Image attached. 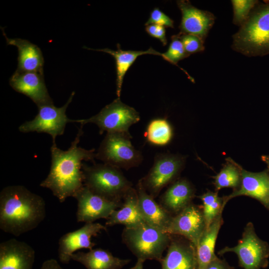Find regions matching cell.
<instances>
[{
	"mask_svg": "<svg viewBox=\"0 0 269 269\" xmlns=\"http://www.w3.org/2000/svg\"><path fill=\"white\" fill-rule=\"evenodd\" d=\"M81 125L74 140L66 150L58 148L53 142L50 148L51 165L49 173L40 186L49 189L60 202L69 197H74L84 187L83 161L95 163L94 148L86 149L78 146L83 134Z\"/></svg>",
	"mask_w": 269,
	"mask_h": 269,
	"instance_id": "cell-1",
	"label": "cell"
},
{
	"mask_svg": "<svg viewBox=\"0 0 269 269\" xmlns=\"http://www.w3.org/2000/svg\"><path fill=\"white\" fill-rule=\"evenodd\" d=\"M45 216L44 200L25 187L8 186L1 191L0 228L4 232L19 236L37 227Z\"/></svg>",
	"mask_w": 269,
	"mask_h": 269,
	"instance_id": "cell-2",
	"label": "cell"
},
{
	"mask_svg": "<svg viewBox=\"0 0 269 269\" xmlns=\"http://www.w3.org/2000/svg\"><path fill=\"white\" fill-rule=\"evenodd\" d=\"M233 39L232 48L246 56L269 54V1L256 5Z\"/></svg>",
	"mask_w": 269,
	"mask_h": 269,
	"instance_id": "cell-3",
	"label": "cell"
},
{
	"mask_svg": "<svg viewBox=\"0 0 269 269\" xmlns=\"http://www.w3.org/2000/svg\"><path fill=\"white\" fill-rule=\"evenodd\" d=\"M84 185L94 193L112 201L122 203L133 188L121 169L105 164L89 166L83 162Z\"/></svg>",
	"mask_w": 269,
	"mask_h": 269,
	"instance_id": "cell-4",
	"label": "cell"
},
{
	"mask_svg": "<svg viewBox=\"0 0 269 269\" xmlns=\"http://www.w3.org/2000/svg\"><path fill=\"white\" fill-rule=\"evenodd\" d=\"M122 239L137 259L160 263L170 244L171 235L144 223L135 227H125Z\"/></svg>",
	"mask_w": 269,
	"mask_h": 269,
	"instance_id": "cell-5",
	"label": "cell"
},
{
	"mask_svg": "<svg viewBox=\"0 0 269 269\" xmlns=\"http://www.w3.org/2000/svg\"><path fill=\"white\" fill-rule=\"evenodd\" d=\"M131 137L130 133H107L96 153V158L121 169L137 166L143 157L132 145Z\"/></svg>",
	"mask_w": 269,
	"mask_h": 269,
	"instance_id": "cell-6",
	"label": "cell"
},
{
	"mask_svg": "<svg viewBox=\"0 0 269 269\" xmlns=\"http://www.w3.org/2000/svg\"><path fill=\"white\" fill-rule=\"evenodd\" d=\"M228 252L237 255L239 265L243 269H261L269 265V245L259 238L252 222L246 225L242 237L236 246H226L218 254L222 256Z\"/></svg>",
	"mask_w": 269,
	"mask_h": 269,
	"instance_id": "cell-7",
	"label": "cell"
},
{
	"mask_svg": "<svg viewBox=\"0 0 269 269\" xmlns=\"http://www.w3.org/2000/svg\"><path fill=\"white\" fill-rule=\"evenodd\" d=\"M140 120L138 113L133 107L123 103L120 98L106 105L97 115L86 119L76 120L75 122L84 125L87 123L96 124L99 133H130L129 128Z\"/></svg>",
	"mask_w": 269,
	"mask_h": 269,
	"instance_id": "cell-8",
	"label": "cell"
},
{
	"mask_svg": "<svg viewBox=\"0 0 269 269\" xmlns=\"http://www.w3.org/2000/svg\"><path fill=\"white\" fill-rule=\"evenodd\" d=\"M75 92H73L66 103L61 107H55L53 104L40 106L38 113L31 121L21 125L19 131L22 133L36 132L47 133L52 138L53 143L58 135L63 134L66 125L75 120L69 119L66 116V109L72 101Z\"/></svg>",
	"mask_w": 269,
	"mask_h": 269,
	"instance_id": "cell-9",
	"label": "cell"
},
{
	"mask_svg": "<svg viewBox=\"0 0 269 269\" xmlns=\"http://www.w3.org/2000/svg\"><path fill=\"white\" fill-rule=\"evenodd\" d=\"M183 164L182 159L167 153L157 154L148 173L139 181L154 198L177 176Z\"/></svg>",
	"mask_w": 269,
	"mask_h": 269,
	"instance_id": "cell-10",
	"label": "cell"
},
{
	"mask_svg": "<svg viewBox=\"0 0 269 269\" xmlns=\"http://www.w3.org/2000/svg\"><path fill=\"white\" fill-rule=\"evenodd\" d=\"M74 198L77 201V221L85 223H93L100 219H107L123 203L109 200L85 185Z\"/></svg>",
	"mask_w": 269,
	"mask_h": 269,
	"instance_id": "cell-11",
	"label": "cell"
},
{
	"mask_svg": "<svg viewBox=\"0 0 269 269\" xmlns=\"http://www.w3.org/2000/svg\"><path fill=\"white\" fill-rule=\"evenodd\" d=\"M206 229L203 210L191 203L173 216L166 232L171 235L183 237L196 247Z\"/></svg>",
	"mask_w": 269,
	"mask_h": 269,
	"instance_id": "cell-12",
	"label": "cell"
},
{
	"mask_svg": "<svg viewBox=\"0 0 269 269\" xmlns=\"http://www.w3.org/2000/svg\"><path fill=\"white\" fill-rule=\"evenodd\" d=\"M107 231V227L99 223H85L74 231L63 235L58 241V256L60 262L68 264L74 252L81 249H93L95 244L91 241L102 231Z\"/></svg>",
	"mask_w": 269,
	"mask_h": 269,
	"instance_id": "cell-13",
	"label": "cell"
},
{
	"mask_svg": "<svg viewBox=\"0 0 269 269\" xmlns=\"http://www.w3.org/2000/svg\"><path fill=\"white\" fill-rule=\"evenodd\" d=\"M242 180L240 187L223 197V207L231 199L240 196H247L258 200L269 210V172H251L240 167Z\"/></svg>",
	"mask_w": 269,
	"mask_h": 269,
	"instance_id": "cell-14",
	"label": "cell"
},
{
	"mask_svg": "<svg viewBox=\"0 0 269 269\" xmlns=\"http://www.w3.org/2000/svg\"><path fill=\"white\" fill-rule=\"evenodd\" d=\"M177 4L182 14L180 33L193 34L204 41L214 23V15L196 8L189 0H177Z\"/></svg>",
	"mask_w": 269,
	"mask_h": 269,
	"instance_id": "cell-15",
	"label": "cell"
},
{
	"mask_svg": "<svg viewBox=\"0 0 269 269\" xmlns=\"http://www.w3.org/2000/svg\"><path fill=\"white\" fill-rule=\"evenodd\" d=\"M9 84L15 91L31 99L37 107L53 104L43 74L16 70L9 79Z\"/></svg>",
	"mask_w": 269,
	"mask_h": 269,
	"instance_id": "cell-16",
	"label": "cell"
},
{
	"mask_svg": "<svg viewBox=\"0 0 269 269\" xmlns=\"http://www.w3.org/2000/svg\"><path fill=\"white\" fill-rule=\"evenodd\" d=\"M160 263L161 269H198L196 247L183 237L171 235L166 255Z\"/></svg>",
	"mask_w": 269,
	"mask_h": 269,
	"instance_id": "cell-17",
	"label": "cell"
},
{
	"mask_svg": "<svg viewBox=\"0 0 269 269\" xmlns=\"http://www.w3.org/2000/svg\"><path fill=\"white\" fill-rule=\"evenodd\" d=\"M35 251L28 244L11 239L0 244V269H33Z\"/></svg>",
	"mask_w": 269,
	"mask_h": 269,
	"instance_id": "cell-18",
	"label": "cell"
},
{
	"mask_svg": "<svg viewBox=\"0 0 269 269\" xmlns=\"http://www.w3.org/2000/svg\"><path fill=\"white\" fill-rule=\"evenodd\" d=\"M136 190L139 209L145 222L166 232L173 216L155 201L139 181Z\"/></svg>",
	"mask_w": 269,
	"mask_h": 269,
	"instance_id": "cell-19",
	"label": "cell"
},
{
	"mask_svg": "<svg viewBox=\"0 0 269 269\" xmlns=\"http://www.w3.org/2000/svg\"><path fill=\"white\" fill-rule=\"evenodd\" d=\"M145 223L140 212L136 189L133 187L124 197L122 206L114 210L107 219L106 227L123 225L133 228Z\"/></svg>",
	"mask_w": 269,
	"mask_h": 269,
	"instance_id": "cell-20",
	"label": "cell"
},
{
	"mask_svg": "<svg viewBox=\"0 0 269 269\" xmlns=\"http://www.w3.org/2000/svg\"><path fill=\"white\" fill-rule=\"evenodd\" d=\"M2 32L7 45H13L17 48L18 55L17 70L43 74L44 58L40 49L27 40L8 38L3 30Z\"/></svg>",
	"mask_w": 269,
	"mask_h": 269,
	"instance_id": "cell-21",
	"label": "cell"
},
{
	"mask_svg": "<svg viewBox=\"0 0 269 269\" xmlns=\"http://www.w3.org/2000/svg\"><path fill=\"white\" fill-rule=\"evenodd\" d=\"M194 197V190L191 184L186 179H180L169 186L161 196L159 204L173 216L190 204Z\"/></svg>",
	"mask_w": 269,
	"mask_h": 269,
	"instance_id": "cell-22",
	"label": "cell"
},
{
	"mask_svg": "<svg viewBox=\"0 0 269 269\" xmlns=\"http://www.w3.org/2000/svg\"><path fill=\"white\" fill-rule=\"evenodd\" d=\"M71 260L80 263L87 269H121L131 262L130 259L116 257L108 250L101 248L74 253Z\"/></svg>",
	"mask_w": 269,
	"mask_h": 269,
	"instance_id": "cell-23",
	"label": "cell"
},
{
	"mask_svg": "<svg viewBox=\"0 0 269 269\" xmlns=\"http://www.w3.org/2000/svg\"><path fill=\"white\" fill-rule=\"evenodd\" d=\"M223 224L222 212L207 227L196 247L198 269H204L217 256L215 246L219 230Z\"/></svg>",
	"mask_w": 269,
	"mask_h": 269,
	"instance_id": "cell-24",
	"label": "cell"
},
{
	"mask_svg": "<svg viewBox=\"0 0 269 269\" xmlns=\"http://www.w3.org/2000/svg\"><path fill=\"white\" fill-rule=\"evenodd\" d=\"M84 48L107 53L115 58L117 72L116 93L118 98H120L121 95L122 86L125 74L138 56L144 54H153L160 56L161 55V53L155 51L152 47H150L146 51L123 50L121 48L119 44H117L116 50L107 48L99 49H92L86 47Z\"/></svg>",
	"mask_w": 269,
	"mask_h": 269,
	"instance_id": "cell-25",
	"label": "cell"
},
{
	"mask_svg": "<svg viewBox=\"0 0 269 269\" xmlns=\"http://www.w3.org/2000/svg\"><path fill=\"white\" fill-rule=\"evenodd\" d=\"M144 135L149 143L158 146L167 144L171 140L172 130L168 122L164 119H155L148 125Z\"/></svg>",
	"mask_w": 269,
	"mask_h": 269,
	"instance_id": "cell-26",
	"label": "cell"
},
{
	"mask_svg": "<svg viewBox=\"0 0 269 269\" xmlns=\"http://www.w3.org/2000/svg\"><path fill=\"white\" fill-rule=\"evenodd\" d=\"M241 180L240 167L235 163L228 164L214 177V185L217 191L225 187L236 190L240 187Z\"/></svg>",
	"mask_w": 269,
	"mask_h": 269,
	"instance_id": "cell-27",
	"label": "cell"
},
{
	"mask_svg": "<svg viewBox=\"0 0 269 269\" xmlns=\"http://www.w3.org/2000/svg\"><path fill=\"white\" fill-rule=\"evenodd\" d=\"M198 197L203 203L202 210L207 228L219 213L223 212V198L219 197L217 193L211 191H208Z\"/></svg>",
	"mask_w": 269,
	"mask_h": 269,
	"instance_id": "cell-28",
	"label": "cell"
},
{
	"mask_svg": "<svg viewBox=\"0 0 269 269\" xmlns=\"http://www.w3.org/2000/svg\"><path fill=\"white\" fill-rule=\"evenodd\" d=\"M189 56L184 48L179 34L172 36L171 42L167 50L161 53V55L165 60L176 66L179 61Z\"/></svg>",
	"mask_w": 269,
	"mask_h": 269,
	"instance_id": "cell-29",
	"label": "cell"
},
{
	"mask_svg": "<svg viewBox=\"0 0 269 269\" xmlns=\"http://www.w3.org/2000/svg\"><path fill=\"white\" fill-rule=\"evenodd\" d=\"M256 0H232L233 23L241 26L247 20L251 11L259 2Z\"/></svg>",
	"mask_w": 269,
	"mask_h": 269,
	"instance_id": "cell-30",
	"label": "cell"
},
{
	"mask_svg": "<svg viewBox=\"0 0 269 269\" xmlns=\"http://www.w3.org/2000/svg\"><path fill=\"white\" fill-rule=\"evenodd\" d=\"M179 37L185 51L189 54L203 51L204 41L199 37L190 34L179 33Z\"/></svg>",
	"mask_w": 269,
	"mask_h": 269,
	"instance_id": "cell-31",
	"label": "cell"
},
{
	"mask_svg": "<svg viewBox=\"0 0 269 269\" xmlns=\"http://www.w3.org/2000/svg\"><path fill=\"white\" fill-rule=\"evenodd\" d=\"M174 21L158 8H154L145 25L156 24L166 27L173 28Z\"/></svg>",
	"mask_w": 269,
	"mask_h": 269,
	"instance_id": "cell-32",
	"label": "cell"
},
{
	"mask_svg": "<svg viewBox=\"0 0 269 269\" xmlns=\"http://www.w3.org/2000/svg\"><path fill=\"white\" fill-rule=\"evenodd\" d=\"M146 32L151 37L158 39L163 46L167 44L165 27L156 24H150L145 26Z\"/></svg>",
	"mask_w": 269,
	"mask_h": 269,
	"instance_id": "cell-33",
	"label": "cell"
},
{
	"mask_svg": "<svg viewBox=\"0 0 269 269\" xmlns=\"http://www.w3.org/2000/svg\"><path fill=\"white\" fill-rule=\"evenodd\" d=\"M204 269H235L230 266L225 260L218 257L209 264Z\"/></svg>",
	"mask_w": 269,
	"mask_h": 269,
	"instance_id": "cell-34",
	"label": "cell"
},
{
	"mask_svg": "<svg viewBox=\"0 0 269 269\" xmlns=\"http://www.w3.org/2000/svg\"><path fill=\"white\" fill-rule=\"evenodd\" d=\"M61 268L56 260L51 259L44 261L40 269H61Z\"/></svg>",
	"mask_w": 269,
	"mask_h": 269,
	"instance_id": "cell-35",
	"label": "cell"
},
{
	"mask_svg": "<svg viewBox=\"0 0 269 269\" xmlns=\"http://www.w3.org/2000/svg\"><path fill=\"white\" fill-rule=\"evenodd\" d=\"M144 262L142 260L137 259L135 265L131 269H143V265Z\"/></svg>",
	"mask_w": 269,
	"mask_h": 269,
	"instance_id": "cell-36",
	"label": "cell"
},
{
	"mask_svg": "<svg viewBox=\"0 0 269 269\" xmlns=\"http://www.w3.org/2000/svg\"><path fill=\"white\" fill-rule=\"evenodd\" d=\"M262 159L266 163L269 170V156H263Z\"/></svg>",
	"mask_w": 269,
	"mask_h": 269,
	"instance_id": "cell-37",
	"label": "cell"
},
{
	"mask_svg": "<svg viewBox=\"0 0 269 269\" xmlns=\"http://www.w3.org/2000/svg\"><path fill=\"white\" fill-rule=\"evenodd\" d=\"M61 269H63L61 268Z\"/></svg>",
	"mask_w": 269,
	"mask_h": 269,
	"instance_id": "cell-38",
	"label": "cell"
}]
</instances>
